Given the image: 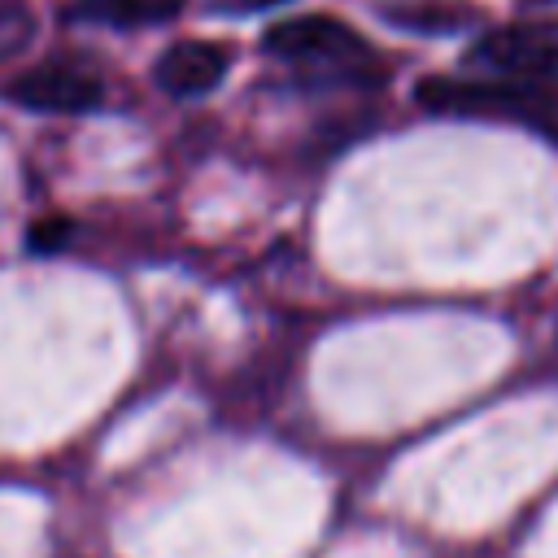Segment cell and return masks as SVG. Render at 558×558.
Segmentation results:
<instances>
[{"mask_svg":"<svg viewBox=\"0 0 558 558\" xmlns=\"http://www.w3.org/2000/svg\"><path fill=\"white\" fill-rule=\"evenodd\" d=\"M266 52L301 65L305 74H318V78H349V83H362V78H379V61L371 52V44L327 17V13H314V17H288L279 26L266 31Z\"/></svg>","mask_w":558,"mask_h":558,"instance_id":"1","label":"cell"},{"mask_svg":"<svg viewBox=\"0 0 558 558\" xmlns=\"http://www.w3.org/2000/svg\"><path fill=\"white\" fill-rule=\"evenodd\" d=\"M418 105L432 113H458V118H493V122H519L532 131H545L558 140V92L536 83H458V78H427L418 83Z\"/></svg>","mask_w":558,"mask_h":558,"instance_id":"2","label":"cell"},{"mask_svg":"<svg viewBox=\"0 0 558 558\" xmlns=\"http://www.w3.org/2000/svg\"><path fill=\"white\" fill-rule=\"evenodd\" d=\"M471 57L480 65L497 70V74H510V78L549 74V70H558V26H549V22H519V26L488 31L475 44Z\"/></svg>","mask_w":558,"mask_h":558,"instance_id":"3","label":"cell"},{"mask_svg":"<svg viewBox=\"0 0 558 558\" xmlns=\"http://www.w3.org/2000/svg\"><path fill=\"white\" fill-rule=\"evenodd\" d=\"M4 96L22 109H39V113H87L100 105V78L78 70V65H35L26 74H17Z\"/></svg>","mask_w":558,"mask_h":558,"instance_id":"4","label":"cell"},{"mask_svg":"<svg viewBox=\"0 0 558 558\" xmlns=\"http://www.w3.org/2000/svg\"><path fill=\"white\" fill-rule=\"evenodd\" d=\"M227 65H231V57H227L222 44H209V39H179V44H170V48L157 57L153 78H157V87L170 92V96H205L209 87L222 83Z\"/></svg>","mask_w":558,"mask_h":558,"instance_id":"5","label":"cell"},{"mask_svg":"<svg viewBox=\"0 0 558 558\" xmlns=\"http://www.w3.org/2000/svg\"><path fill=\"white\" fill-rule=\"evenodd\" d=\"M179 13V0H74L65 9L70 22H92V26H113V31H140L170 22Z\"/></svg>","mask_w":558,"mask_h":558,"instance_id":"6","label":"cell"},{"mask_svg":"<svg viewBox=\"0 0 558 558\" xmlns=\"http://www.w3.org/2000/svg\"><path fill=\"white\" fill-rule=\"evenodd\" d=\"M209 9H218V13H257V9H275V4H283V0H205Z\"/></svg>","mask_w":558,"mask_h":558,"instance_id":"7","label":"cell"}]
</instances>
